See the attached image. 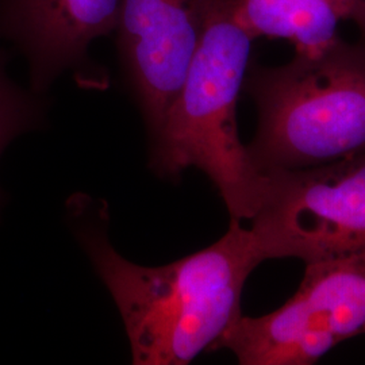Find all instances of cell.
Segmentation results:
<instances>
[{"instance_id":"6da1fadb","label":"cell","mask_w":365,"mask_h":365,"mask_svg":"<svg viewBox=\"0 0 365 365\" xmlns=\"http://www.w3.org/2000/svg\"><path fill=\"white\" fill-rule=\"evenodd\" d=\"M78 235L117 303L138 365L190 364L211 349L242 315L245 283L264 261L237 220L212 245L161 267L125 259L101 225L80 223Z\"/></svg>"},{"instance_id":"8992f818","label":"cell","mask_w":365,"mask_h":365,"mask_svg":"<svg viewBox=\"0 0 365 365\" xmlns=\"http://www.w3.org/2000/svg\"><path fill=\"white\" fill-rule=\"evenodd\" d=\"M221 1H119L118 56L150 140L161 129Z\"/></svg>"},{"instance_id":"30bf717a","label":"cell","mask_w":365,"mask_h":365,"mask_svg":"<svg viewBox=\"0 0 365 365\" xmlns=\"http://www.w3.org/2000/svg\"><path fill=\"white\" fill-rule=\"evenodd\" d=\"M359 30H360V38L365 41V0H360V6H359V11L353 21Z\"/></svg>"},{"instance_id":"52a82bcc","label":"cell","mask_w":365,"mask_h":365,"mask_svg":"<svg viewBox=\"0 0 365 365\" xmlns=\"http://www.w3.org/2000/svg\"><path fill=\"white\" fill-rule=\"evenodd\" d=\"M120 0H0V41L26 58L30 90L91 66L90 46L114 33Z\"/></svg>"},{"instance_id":"7a4b0ae2","label":"cell","mask_w":365,"mask_h":365,"mask_svg":"<svg viewBox=\"0 0 365 365\" xmlns=\"http://www.w3.org/2000/svg\"><path fill=\"white\" fill-rule=\"evenodd\" d=\"M222 0L210 19L182 88L152 138L150 167L176 178L187 168L207 175L232 220L250 221L267 191V175L253 165L238 134L237 103L250 64L252 42Z\"/></svg>"},{"instance_id":"9c48e42d","label":"cell","mask_w":365,"mask_h":365,"mask_svg":"<svg viewBox=\"0 0 365 365\" xmlns=\"http://www.w3.org/2000/svg\"><path fill=\"white\" fill-rule=\"evenodd\" d=\"M45 103L38 93L19 87L7 73V53L0 49V155L18 135L38 128Z\"/></svg>"},{"instance_id":"3957f363","label":"cell","mask_w":365,"mask_h":365,"mask_svg":"<svg viewBox=\"0 0 365 365\" xmlns=\"http://www.w3.org/2000/svg\"><path fill=\"white\" fill-rule=\"evenodd\" d=\"M244 90L257 110L247 149L261 173L365 153L364 39L339 37L283 66L249 64Z\"/></svg>"},{"instance_id":"277c9868","label":"cell","mask_w":365,"mask_h":365,"mask_svg":"<svg viewBox=\"0 0 365 365\" xmlns=\"http://www.w3.org/2000/svg\"><path fill=\"white\" fill-rule=\"evenodd\" d=\"M267 175L250 220L262 260L304 264L365 253V153Z\"/></svg>"},{"instance_id":"5b68a950","label":"cell","mask_w":365,"mask_h":365,"mask_svg":"<svg viewBox=\"0 0 365 365\" xmlns=\"http://www.w3.org/2000/svg\"><path fill=\"white\" fill-rule=\"evenodd\" d=\"M365 334V253L306 264L297 292L272 313L241 315L210 351L241 365H313Z\"/></svg>"},{"instance_id":"ba28073f","label":"cell","mask_w":365,"mask_h":365,"mask_svg":"<svg viewBox=\"0 0 365 365\" xmlns=\"http://www.w3.org/2000/svg\"><path fill=\"white\" fill-rule=\"evenodd\" d=\"M360 0H235L237 22L253 39H287L310 54L339 38V22L354 21Z\"/></svg>"}]
</instances>
